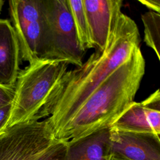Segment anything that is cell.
<instances>
[{"mask_svg": "<svg viewBox=\"0 0 160 160\" xmlns=\"http://www.w3.org/2000/svg\"><path fill=\"white\" fill-rule=\"evenodd\" d=\"M141 40L136 22L120 12L106 49L95 51L80 66L64 74L36 119H46L54 138L90 95L140 48Z\"/></svg>", "mask_w": 160, "mask_h": 160, "instance_id": "obj_1", "label": "cell"}, {"mask_svg": "<svg viewBox=\"0 0 160 160\" xmlns=\"http://www.w3.org/2000/svg\"><path fill=\"white\" fill-rule=\"evenodd\" d=\"M145 68L141 48H137L90 95L54 139L68 141L111 128L134 101Z\"/></svg>", "mask_w": 160, "mask_h": 160, "instance_id": "obj_2", "label": "cell"}, {"mask_svg": "<svg viewBox=\"0 0 160 160\" xmlns=\"http://www.w3.org/2000/svg\"><path fill=\"white\" fill-rule=\"evenodd\" d=\"M68 68V64L64 62L38 59L20 70L6 128L36 119L50 92Z\"/></svg>", "mask_w": 160, "mask_h": 160, "instance_id": "obj_3", "label": "cell"}, {"mask_svg": "<svg viewBox=\"0 0 160 160\" xmlns=\"http://www.w3.org/2000/svg\"><path fill=\"white\" fill-rule=\"evenodd\" d=\"M44 21L42 59L80 66L84 54L79 44L67 0H42Z\"/></svg>", "mask_w": 160, "mask_h": 160, "instance_id": "obj_4", "label": "cell"}, {"mask_svg": "<svg viewBox=\"0 0 160 160\" xmlns=\"http://www.w3.org/2000/svg\"><path fill=\"white\" fill-rule=\"evenodd\" d=\"M56 141L46 119L13 124L0 132V160H35Z\"/></svg>", "mask_w": 160, "mask_h": 160, "instance_id": "obj_5", "label": "cell"}, {"mask_svg": "<svg viewBox=\"0 0 160 160\" xmlns=\"http://www.w3.org/2000/svg\"><path fill=\"white\" fill-rule=\"evenodd\" d=\"M9 6L21 59L29 63L42 59L44 30L42 0H11Z\"/></svg>", "mask_w": 160, "mask_h": 160, "instance_id": "obj_6", "label": "cell"}, {"mask_svg": "<svg viewBox=\"0 0 160 160\" xmlns=\"http://www.w3.org/2000/svg\"><path fill=\"white\" fill-rule=\"evenodd\" d=\"M111 156L128 160H160V136L110 128Z\"/></svg>", "mask_w": 160, "mask_h": 160, "instance_id": "obj_7", "label": "cell"}, {"mask_svg": "<svg viewBox=\"0 0 160 160\" xmlns=\"http://www.w3.org/2000/svg\"><path fill=\"white\" fill-rule=\"evenodd\" d=\"M93 48L102 52L111 38L122 0H82Z\"/></svg>", "mask_w": 160, "mask_h": 160, "instance_id": "obj_8", "label": "cell"}, {"mask_svg": "<svg viewBox=\"0 0 160 160\" xmlns=\"http://www.w3.org/2000/svg\"><path fill=\"white\" fill-rule=\"evenodd\" d=\"M21 59L13 26L9 20L0 19V85L14 88Z\"/></svg>", "mask_w": 160, "mask_h": 160, "instance_id": "obj_9", "label": "cell"}, {"mask_svg": "<svg viewBox=\"0 0 160 160\" xmlns=\"http://www.w3.org/2000/svg\"><path fill=\"white\" fill-rule=\"evenodd\" d=\"M110 128L66 141V160H109Z\"/></svg>", "mask_w": 160, "mask_h": 160, "instance_id": "obj_10", "label": "cell"}, {"mask_svg": "<svg viewBox=\"0 0 160 160\" xmlns=\"http://www.w3.org/2000/svg\"><path fill=\"white\" fill-rule=\"evenodd\" d=\"M151 109L148 98L142 102L134 101L111 127L127 131L155 134L151 124Z\"/></svg>", "mask_w": 160, "mask_h": 160, "instance_id": "obj_11", "label": "cell"}, {"mask_svg": "<svg viewBox=\"0 0 160 160\" xmlns=\"http://www.w3.org/2000/svg\"><path fill=\"white\" fill-rule=\"evenodd\" d=\"M74 22L78 42L81 50L86 52L94 48L92 43L82 0H67Z\"/></svg>", "mask_w": 160, "mask_h": 160, "instance_id": "obj_12", "label": "cell"}, {"mask_svg": "<svg viewBox=\"0 0 160 160\" xmlns=\"http://www.w3.org/2000/svg\"><path fill=\"white\" fill-rule=\"evenodd\" d=\"M144 26V41L160 60V14L149 11L141 15Z\"/></svg>", "mask_w": 160, "mask_h": 160, "instance_id": "obj_13", "label": "cell"}, {"mask_svg": "<svg viewBox=\"0 0 160 160\" xmlns=\"http://www.w3.org/2000/svg\"><path fill=\"white\" fill-rule=\"evenodd\" d=\"M66 141L57 140L35 160H66Z\"/></svg>", "mask_w": 160, "mask_h": 160, "instance_id": "obj_14", "label": "cell"}, {"mask_svg": "<svg viewBox=\"0 0 160 160\" xmlns=\"http://www.w3.org/2000/svg\"><path fill=\"white\" fill-rule=\"evenodd\" d=\"M14 96V88L0 85V108L12 104Z\"/></svg>", "mask_w": 160, "mask_h": 160, "instance_id": "obj_15", "label": "cell"}, {"mask_svg": "<svg viewBox=\"0 0 160 160\" xmlns=\"http://www.w3.org/2000/svg\"><path fill=\"white\" fill-rule=\"evenodd\" d=\"M11 106L12 104H10L0 108V132L6 128L10 116Z\"/></svg>", "mask_w": 160, "mask_h": 160, "instance_id": "obj_16", "label": "cell"}, {"mask_svg": "<svg viewBox=\"0 0 160 160\" xmlns=\"http://www.w3.org/2000/svg\"><path fill=\"white\" fill-rule=\"evenodd\" d=\"M139 2L148 8L149 11L160 14V1L159 0H139Z\"/></svg>", "mask_w": 160, "mask_h": 160, "instance_id": "obj_17", "label": "cell"}, {"mask_svg": "<svg viewBox=\"0 0 160 160\" xmlns=\"http://www.w3.org/2000/svg\"><path fill=\"white\" fill-rule=\"evenodd\" d=\"M109 160H128V159H123V158H116V157L111 156V157H110V158H109Z\"/></svg>", "mask_w": 160, "mask_h": 160, "instance_id": "obj_18", "label": "cell"}, {"mask_svg": "<svg viewBox=\"0 0 160 160\" xmlns=\"http://www.w3.org/2000/svg\"><path fill=\"white\" fill-rule=\"evenodd\" d=\"M3 4H4V1H2V0H0V12H1V11L2 8Z\"/></svg>", "mask_w": 160, "mask_h": 160, "instance_id": "obj_19", "label": "cell"}]
</instances>
